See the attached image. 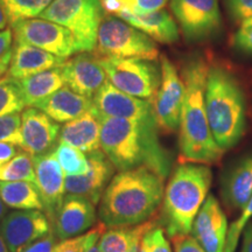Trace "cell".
Segmentation results:
<instances>
[{"label":"cell","mask_w":252,"mask_h":252,"mask_svg":"<svg viewBox=\"0 0 252 252\" xmlns=\"http://www.w3.org/2000/svg\"><path fill=\"white\" fill-rule=\"evenodd\" d=\"M229 224L219 200L208 195L195 217L190 234L206 252H224Z\"/></svg>","instance_id":"e0dca14e"},{"label":"cell","mask_w":252,"mask_h":252,"mask_svg":"<svg viewBox=\"0 0 252 252\" xmlns=\"http://www.w3.org/2000/svg\"><path fill=\"white\" fill-rule=\"evenodd\" d=\"M132 252H144V250H143V245H138V247L137 248H135L134 249V250L133 251H132Z\"/></svg>","instance_id":"681fc988"},{"label":"cell","mask_w":252,"mask_h":252,"mask_svg":"<svg viewBox=\"0 0 252 252\" xmlns=\"http://www.w3.org/2000/svg\"><path fill=\"white\" fill-rule=\"evenodd\" d=\"M165 194V178L147 167L113 175L99 201L100 222L108 228L138 225L154 217Z\"/></svg>","instance_id":"6da1fadb"},{"label":"cell","mask_w":252,"mask_h":252,"mask_svg":"<svg viewBox=\"0 0 252 252\" xmlns=\"http://www.w3.org/2000/svg\"><path fill=\"white\" fill-rule=\"evenodd\" d=\"M7 24H8L7 14H6L4 5H2L1 0H0V31L6 30V26H7Z\"/></svg>","instance_id":"bcb514c9"},{"label":"cell","mask_w":252,"mask_h":252,"mask_svg":"<svg viewBox=\"0 0 252 252\" xmlns=\"http://www.w3.org/2000/svg\"><path fill=\"white\" fill-rule=\"evenodd\" d=\"M0 141L17 145L21 149V113L15 112L0 117Z\"/></svg>","instance_id":"d6a6232c"},{"label":"cell","mask_w":252,"mask_h":252,"mask_svg":"<svg viewBox=\"0 0 252 252\" xmlns=\"http://www.w3.org/2000/svg\"><path fill=\"white\" fill-rule=\"evenodd\" d=\"M53 153L58 159L65 178L82 175L87 173L88 167H89L87 154L76 147H72L70 145L59 141Z\"/></svg>","instance_id":"f1b7e54d"},{"label":"cell","mask_w":252,"mask_h":252,"mask_svg":"<svg viewBox=\"0 0 252 252\" xmlns=\"http://www.w3.org/2000/svg\"><path fill=\"white\" fill-rule=\"evenodd\" d=\"M62 74L65 86L91 99L108 82L99 56L88 52L77 53L74 58L67 60L62 67Z\"/></svg>","instance_id":"d6986e66"},{"label":"cell","mask_w":252,"mask_h":252,"mask_svg":"<svg viewBox=\"0 0 252 252\" xmlns=\"http://www.w3.org/2000/svg\"><path fill=\"white\" fill-rule=\"evenodd\" d=\"M224 5L230 19L235 23L252 18V0H224Z\"/></svg>","instance_id":"8d00e7d4"},{"label":"cell","mask_w":252,"mask_h":252,"mask_svg":"<svg viewBox=\"0 0 252 252\" xmlns=\"http://www.w3.org/2000/svg\"><path fill=\"white\" fill-rule=\"evenodd\" d=\"M144 252H173L171 244L167 241L165 231L161 225H156L144 236L143 242Z\"/></svg>","instance_id":"e575fe53"},{"label":"cell","mask_w":252,"mask_h":252,"mask_svg":"<svg viewBox=\"0 0 252 252\" xmlns=\"http://www.w3.org/2000/svg\"><path fill=\"white\" fill-rule=\"evenodd\" d=\"M50 232L52 223L42 210H15L0 223V234L11 252H21Z\"/></svg>","instance_id":"7c38bea8"},{"label":"cell","mask_w":252,"mask_h":252,"mask_svg":"<svg viewBox=\"0 0 252 252\" xmlns=\"http://www.w3.org/2000/svg\"><path fill=\"white\" fill-rule=\"evenodd\" d=\"M0 181H30L35 184L33 156L21 151L11 161L0 167Z\"/></svg>","instance_id":"1f68e13d"},{"label":"cell","mask_w":252,"mask_h":252,"mask_svg":"<svg viewBox=\"0 0 252 252\" xmlns=\"http://www.w3.org/2000/svg\"><path fill=\"white\" fill-rule=\"evenodd\" d=\"M15 43L34 46L62 59L78 53L75 37L67 28L46 19H27L11 25Z\"/></svg>","instance_id":"8fae6325"},{"label":"cell","mask_w":252,"mask_h":252,"mask_svg":"<svg viewBox=\"0 0 252 252\" xmlns=\"http://www.w3.org/2000/svg\"><path fill=\"white\" fill-rule=\"evenodd\" d=\"M6 204L4 203V201L1 200V197H0V223H1V220H4V217L6 216Z\"/></svg>","instance_id":"7dc6e473"},{"label":"cell","mask_w":252,"mask_h":252,"mask_svg":"<svg viewBox=\"0 0 252 252\" xmlns=\"http://www.w3.org/2000/svg\"><path fill=\"white\" fill-rule=\"evenodd\" d=\"M86 154L100 149V122L93 108L90 111L65 123L61 127L60 139Z\"/></svg>","instance_id":"7402d4cb"},{"label":"cell","mask_w":252,"mask_h":252,"mask_svg":"<svg viewBox=\"0 0 252 252\" xmlns=\"http://www.w3.org/2000/svg\"><path fill=\"white\" fill-rule=\"evenodd\" d=\"M108 81L123 93L152 102L161 82L157 60L99 58Z\"/></svg>","instance_id":"ba28073f"},{"label":"cell","mask_w":252,"mask_h":252,"mask_svg":"<svg viewBox=\"0 0 252 252\" xmlns=\"http://www.w3.org/2000/svg\"><path fill=\"white\" fill-rule=\"evenodd\" d=\"M169 7L189 42L213 39L222 31L219 0H169Z\"/></svg>","instance_id":"9c48e42d"},{"label":"cell","mask_w":252,"mask_h":252,"mask_svg":"<svg viewBox=\"0 0 252 252\" xmlns=\"http://www.w3.org/2000/svg\"><path fill=\"white\" fill-rule=\"evenodd\" d=\"M168 2L169 0H100L104 11L116 17L124 13H152L162 9Z\"/></svg>","instance_id":"83f0119b"},{"label":"cell","mask_w":252,"mask_h":252,"mask_svg":"<svg viewBox=\"0 0 252 252\" xmlns=\"http://www.w3.org/2000/svg\"><path fill=\"white\" fill-rule=\"evenodd\" d=\"M231 46L238 52L252 56V18L239 23V27L231 39Z\"/></svg>","instance_id":"d590c367"},{"label":"cell","mask_w":252,"mask_h":252,"mask_svg":"<svg viewBox=\"0 0 252 252\" xmlns=\"http://www.w3.org/2000/svg\"><path fill=\"white\" fill-rule=\"evenodd\" d=\"M56 123H68L94 108L93 99L72 91L67 86L34 105Z\"/></svg>","instance_id":"44dd1931"},{"label":"cell","mask_w":252,"mask_h":252,"mask_svg":"<svg viewBox=\"0 0 252 252\" xmlns=\"http://www.w3.org/2000/svg\"><path fill=\"white\" fill-rule=\"evenodd\" d=\"M161 82L152 100L158 127L167 133L179 131L186 97V84L181 74L167 56L160 58Z\"/></svg>","instance_id":"30bf717a"},{"label":"cell","mask_w":252,"mask_h":252,"mask_svg":"<svg viewBox=\"0 0 252 252\" xmlns=\"http://www.w3.org/2000/svg\"><path fill=\"white\" fill-rule=\"evenodd\" d=\"M61 126L40 109L30 106L21 112V150L31 156L52 152L59 144Z\"/></svg>","instance_id":"ac0fdd59"},{"label":"cell","mask_w":252,"mask_h":252,"mask_svg":"<svg viewBox=\"0 0 252 252\" xmlns=\"http://www.w3.org/2000/svg\"><path fill=\"white\" fill-rule=\"evenodd\" d=\"M19 82H20L21 89H23L27 108L34 106L40 100L45 99L46 97L50 96L55 91L65 86L62 67L32 75L23 80H19Z\"/></svg>","instance_id":"484cf974"},{"label":"cell","mask_w":252,"mask_h":252,"mask_svg":"<svg viewBox=\"0 0 252 252\" xmlns=\"http://www.w3.org/2000/svg\"><path fill=\"white\" fill-rule=\"evenodd\" d=\"M0 252H11L7 247V244H6L5 239L2 238L1 234H0Z\"/></svg>","instance_id":"c3c4849f"},{"label":"cell","mask_w":252,"mask_h":252,"mask_svg":"<svg viewBox=\"0 0 252 252\" xmlns=\"http://www.w3.org/2000/svg\"><path fill=\"white\" fill-rule=\"evenodd\" d=\"M97 113V112H96ZM98 116L100 149L116 169L147 167L162 178L171 172L172 159L158 137L156 121L138 122Z\"/></svg>","instance_id":"7a4b0ae2"},{"label":"cell","mask_w":252,"mask_h":252,"mask_svg":"<svg viewBox=\"0 0 252 252\" xmlns=\"http://www.w3.org/2000/svg\"><path fill=\"white\" fill-rule=\"evenodd\" d=\"M13 39L14 37L12 28H6L4 31H0V59H1L8 50L12 49Z\"/></svg>","instance_id":"7bdbcfd3"},{"label":"cell","mask_w":252,"mask_h":252,"mask_svg":"<svg viewBox=\"0 0 252 252\" xmlns=\"http://www.w3.org/2000/svg\"><path fill=\"white\" fill-rule=\"evenodd\" d=\"M65 62L67 59L59 58L34 46L15 43L7 75L15 80H23L49 69L63 67Z\"/></svg>","instance_id":"ffe728a7"},{"label":"cell","mask_w":252,"mask_h":252,"mask_svg":"<svg viewBox=\"0 0 252 252\" xmlns=\"http://www.w3.org/2000/svg\"><path fill=\"white\" fill-rule=\"evenodd\" d=\"M119 18L143 32L156 42L172 45L180 39V28L175 19L163 8L147 14L124 13L119 15Z\"/></svg>","instance_id":"603a6c76"},{"label":"cell","mask_w":252,"mask_h":252,"mask_svg":"<svg viewBox=\"0 0 252 252\" xmlns=\"http://www.w3.org/2000/svg\"><path fill=\"white\" fill-rule=\"evenodd\" d=\"M106 229H108V226L103 222H99L87 232L84 252H102L99 247V239Z\"/></svg>","instance_id":"f35d334b"},{"label":"cell","mask_w":252,"mask_h":252,"mask_svg":"<svg viewBox=\"0 0 252 252\" xmlns=\"http://www.w3.org/2000/svg\"><path fill=\"white\" fill-rule=\"evenodd\" d=\"M56 236L53 232H50L45 237L37 239L24 249L21 252H54L56 247Z\"/></svg>","instance_id":"ab89813d"},{"label":"cell","mask_w":252,"mask_h":252,"mask_svg":"<svg viewBox=\"0 0 252 252\" xmlns=\"http://www.w3.org/2000/svg\"><path fill=\"white\" fill-rule=\"evenodd\" d=\"M252 195V154L229 171L223 180L222 196L231 212H242Z\"/></svg>","instance_id":"cb8c5ba5"},{"label":"cell","mask_w":252,"mask_h":252,"mask_svg":"<svg viewBox=\"0 0 252 252\" xmlns=\"http://www.w3.org/2000/svg\"><path fill=\"white\" fill-rule=\"evenodd\" d=\"M27 108L19 80L5 76L0 80V117L21 112Z\"/></svg>","instance_id":"4dcf8cb0"},{"label":"cell","mask_w":252,"mask_h":252,"mask_svg":"<svg viewBox=\"0 0 252 252\" xmlns=\"http://www.w3.org/2000/svg\"><path fill=\"white\" fill-rule=\"evenodd\" d=\"M103 11L100 0H54L39 18L67 28L78 53H91L97 47Z\"/></svg>","instance_id":"8992f818"},{"label":"cell","mask_w":252,"mask_h":252,"mask_svg":"<svg viewBox=\"0 0 252 252\" xmlns=\"http://www.w3.org/2000/svg\"><path fill=\"white\" fill-rule=\"evenodd\" d=\"M96 52L100 58L158 60L157 42L116 15L103 17Z\"/></svg>","instance_id":"52a82bcc"},{"label":"cell","mask_w":252,"mask_h":252,"mask_svg":"<svg viewBox=\"0 0 252 252\" xmlns=\"http://www.w3.org/2000/svg\"><path fill=\"white\" fill-rule=\"evenodd\" d=\"M87 232L83 235L77 236V237L61 241L60 243L56 244L54 252H84Z\"/></svg>","instance_id":"60d3db41"},{"label":"cell","mask_w":252,"mask_h":252,"mask_svg":"<svg viewBox=\"0 0 252 252\" xmlns=\"http://www.w3.org/2000/svg\"><path fill=\"white\" fill-rule=\"evenodd\" d=\"M159 222L160 220L154 216L138 225L106 229L99 239L100 250L102 252H132L141 244L144 236Z\"/></svg>","instance_id":"d4e9b609"},{"label":"cell","mask_w":252,"mask_h":252,"mask_svg":"<svg viewBox=\"0 0 252 252\" xmlns=\"http://www.w3.org/2000/svg\"><path fill=\"white\" fill-rule=\"evenodd\" d=\"M241 252H252V223H248L243 230V243Z\"/></svg>","instance_id":"ee69618b"},{"label":"cell","mask_w":252,"mask_h":252,"mask_svg":"<svg viewBox=\"0 0 252 252\" xmlns=\"http://www.w3.org/2000/svg\"><path fill=\"white\" fill-rule=\"evenodd\" d=\"M94 111L99 116L128 121H156L151 100L137 98L123 93L108 81L93 98ZM157 122V121H156Z\"/></svg>","instance_id":"4fadbf2b"},{"label":"cell","mask_w":252,"mask_h":252,"mask_svg":"<svg viewBox=\"0 0 252 252\" xmlns=\"http://www.w3.org/2000/svg\"><path fill=\"white\" fill-rule=\"evenodd\" d=\"M96 206L90 200L78 195L65 194L56 212L52 225L58 241L77 237L94 228L96 223Z\"/></svg>","instance_id":"2e32d148"},{"label":"cell","mask_w":252,"mask_h":252,"mask_svg":"<svg viewBox=\"0 0 252 252\" xmlns=\"http://www.w3.org/2000/svg\"><path fill=\"white\" fill-rule=\"evenodd\" d=\"M251 217H252V195L247 206H245L244 209L242 210L241 214H239L238 219L234 220V222L229 225L224 252L236 251V248H237L238 245L241 235L243 234V230L245 226H247L249 220H251Z\"/></svg>","instance_id":"836d02e7"},{"label":"cell","mask_w":252,"mask_h":252,"mask_svg":"<svg viewBox=\"0 0 252 252\" xmlns=\"http://www.w3.org/2000/svg\"><path fill=\"white\" fill-rule=\"evenodd\" d=\"M204 103L210 130L223 151L235 147L247 128V103L238 78L222 64H209Z\"/></svg>","instance_id":"277c9868"},{"label":"cell","mask_w":252,"mask_h":252,"mask_svg":"<svg viewBox=\"0 0 252 252\" xmlns=\"http://www.w3.org/2000/svg\"><path fill=\"white\" fill-rule=\"evenodd\" d=\"M213 181L208 165L181 162L173 171L165 187L160 222L169 237L189 235Z\"/></svg>","instance_id":"5b68a950"},{"label":"cell","mask_w":252,"mask_h":252,"mask_svg":"<svg viewBox=\"0 0 252 252\" xmlns=\"http://www.w3.org/2000/svg\"><path fill=\"white\" fill-rule=\"evenodd\" d=\"M12 49H13V47H12ZM12 49L8 50V52L0 59V80L6 76V72H8L9 64H11L12 60Z\"/></svg>","instance_id":"f6af8a7d"},{"label":"cell","mask_w":252,"mask_h":252,"mask_svg":"<svg viewBox=\"0 0 252 252\" xmlns=\"http://www.w3.org/2000/svg\"><path fill=\"white\" fill-rule=\"evenodd\" d=\"M33 163L35 186L42 201L43 212L52 223L67 193L65 175L53 151L46 154L34 156Z\"/></svg>","instance_id":"5bb4252c"},{"label":"cell","mask_w":252,"mask_h":252,"mask_svg":"<svg viewBox=\"0 0 252 252\" xmlns=\"http://www.w3.org/2000/svg\"><path fill=\"white\" fill-rule=\"evenodd\" d=\"M17 145L0 141V167L4 166L19 153Z\"/></svg>","instance_id":"b9f144b4"},{"label":"cell","mask_w":252,"mask_h":252,"mask_svg":"<svg viewBox=\"0 0 252 252\" xmlns=\"http://www.w3.org/2000/svg\"><path fill=\"white\" fill-rule=\"evenodd\" d=\"M171 241L174 252H206L191 235H176Z\"/></svg>","instance_id":"74e56055"},{"label":"cell","mask_w":252,"mask_h":252,"mask_svg":"<svg viewBox=\"0 0 252 252\" xmlns=\"http://www.w3.org/2000/svg\"><path fill=\"white\" fill-rule=\"evenodd\" d=\"M54 0H1L9 25L40 17Z\"/></svg>","instance_id":"f546056e"},{"label":"cell","mask_w":252,"mask_h":252,"mask_svg":"<svg viewBox=\"0 0 252 252\" xmlns=\"http://www.w3.org/2000/svg\"><path fill=\"white\" fill-rule=\"evenodd\" d=\"M0 197L12 209L43 212L42 201L34 182L0 181Z\"/></svg>","instance_id":"4316f807"},{"label":"cell","mask_w":252,"mask_h":252,"mask_svg":"<svg viewBox=\"0 0 252 252\" xmlns=\"http://www.w3.org/2000/svg\"><path fill=\"white\" fill-rule=\"evenodd\" d=\"M87 157L89 162L87 173L65 178V191L86 197L97 206L115 175L116 168L102 150L88 153Z\"/></svg>","instance_id":"9a60e30c"},{"label":"cell","mask_w":252,"mask_h":252,"mask_svg":"<svg viewBox=\"0 0 252 252\" xmlns=\"http://www.w3.org/2000/svg\"><path fill=\"white\" fill-rule=\"evenodd\" d=\"M208 64L203 56H193L186 62L181 76L186 84V97L179 127V152L181 162L215 165L224 151L214 139L208 122L204 90Z\"/></svg>","instance_id":"3957f363"}]
</instances>
